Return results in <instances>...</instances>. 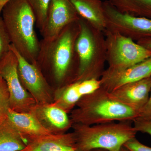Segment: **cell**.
Returning <instances> with one entry per match:
<instances>
[{
  "label": "cell",
  "instance_id": "1",
  "mask_svg": "<svg viewBox=\"0 0 151 151\" xmlns=\"http://www.w3.org/2000/svg\"><path fill=\"white\" fill-rule=\"evenodd\" d=\"M79 31L78 19L68 25L52 39L40 41L36 64L42 72L48 71L58 88L76 79L78 57L75 44Z\"/></svg>",
  "mask_w": 151,
  "mask_h": 151
},
{
  "label": "cell",
  "instance_id": "2",
  "mask_svg": "<svg viewBox=\"0 0 151 151\" xmlns=\"http://www.w3.org/2000/svg\"><path fill=\"white\" fill-rule=\"evenodd\" d=\"M1 14L12 45L26 60L36 64L40 41L35 29V16L27 0H10Z\"/></svg>",
  "mask_w": 151,
  "mask_h": 151
},
{
  "label": "cell",
  "instance_id": "3",
  "mask_svg": "<svg viewBox=\"0 0 151 151\" xmlns=\"http://www.w3.org/2000/svg\"><path fill=\"white\" fill-rule=\"evenodd\" d=\"M76 106L69 117L72 124L91 126L116 121L133 122L139 116V111L114 100L101 87L83 96Z\"/></svg>",
  "mask_w": 151,
  "mask_h": 151
},
{
  "label": "cell",
  "instance_id": "4",
  "mask_svg": "<svg viewBox=\"0 0 151 151\" xmlns=\"http://www.w3.org/2000/svg\"><path fill=\"white\" fill-rule=\"evenodd\" d=\"M130 122H119L88 126L73 124L76 151L102 149L119 151L128 141L135 137L137 131Z\"/></svg>",
  "mask_w": 151,
  "mask_h": 151
},
{
  "label": "cell",
  "instance_id": "5",
  "mask_svg": "<svg viewBox=\"0 0 151 151\" xmlns=\"http://www.w3.org/2000/svg\"><path fill=\"white\" fill-rule=\"evenodd\" d=\"M78 22L80 31L75 44L78 67L75 81L100 79L107 62L105 34L81 17Z\"/></svg>",
  "mask_w": 151,
  "mask_h": 151
},
{
  "label": "cell",
  "instance_id": "6",
  "mask_svg": "<svg viewBox=\"0 0 151 151\" xmlns=\"http://www.w3.org/2000/svg\"><path fill=\"white\" fill-rule=\"evenodd\" d=\"M105 34L108 68L121 70L148 59L151 50L135 42L117 32L106 29Z\"/></svg>",
  "mask_w": 151,
  "mask_h": 151
},
{
  "label": "cell",
  "instance_id": "7",
  "mask_svg": "<svg viewBox=\"0 0 151 151\" xmlns=\"http://www.w3.org/2000/svg\"><path fill=\"white\" fill-rule=\"evenodd\" d=\"M0 76L5 81L10 95V108L20 113L29 112L37 104L22 84L18 73V60L12 50L0 61Z\"/></svg>",
  "mask_w": 151,
  "mask_h": 151
},
{
  "label": "cell",
  "instance_id": "8",
  "mask_svg": "<svg viewBox=\"0 0 151 151\" xmlns=\"http://www.w3.org/2000/svg\"><path fill=\"white\" fill-rule=\"evenodd\" d=\"M106 29L117 32L134 41L151 38V19L122 13L108 0L103 2Z\"/></svg>",
  "mask_w": 151,
  "mask_h": 151
},
{
  "label": "cell",
  "instance_id": "9",
  "mask_svg": "<svg viewBox=\"0 0 151 151\" xmlns=\"http://www.w3.org/2000/svg\"><path fill=\"white\" fill-rule=\"evenodd\" d=\"M11 49L17 58L19 78L25 89L34 98L37 104L52 103L51 86L38 66L26 60L12 45Z\"/></svg>",
  "mask_w": 151,
  "mask_h": 151
},
{
  "label": "cell",
  "instance_id": "10",
  "mask_svg": "<svg viewBox=\"0 0 151 151\" xmlns=\"http://www.w3.org/2000/svg\"><path fill=\"white\" fill-rule=\"evenodd\" d=\"M79 18V15L70 0H51L45 24L40 32L42 39H52L68 25Z\"/></svg>",
  "mask_w": 151,
  "mask_h": 151
},
{
  "label": "cell",
  "instance_id": "11",
  "mask_svg": "<svg viewBox=\"0 0 151 151\" xmlns=\"http://www.w3.org/2000/svg\"><path fill=\"white\" fill-rule=\"evenodd\" d=\"M151 77V57L121 70L105 69L101 78V87L110 92L120 86Z\"/></svg>",
  "mask_w": 151,
  "mask_h": 151
},
{
  "label": "cell",
  "instance_id": "12",
  "mask_svg": "<svg viewBox=\"0 0 151 151\" xmlns=\"http://www.w3.org/2000/svg\"><path fill=\"white\" fill-rule=\"evenodd\" d=\"M151 88V77L128 83L109 92L114 100L139 111L148 100Z\"/></svg>",
  "mask_w": 151,
  "mask_h": 151
},
{
  "label": "cell",
  "instance_id": "13",
  "mask_svg": "<svg viewBox=\"0 0 151 151\" xmlns=\"http://www.w3.org/2000/svg\"><path fill=\"white\" fill-rule=\"evenodd\" d=\"M29 112L52 134L65 133L73 124L68 113L52 103L36 104Z\"/></svg>",
  "mask_w": 151,
  "mask_h": 151
},
{
  "label": "cell",
  "instance_id": "14",
  "mask_svg": "<svg viewBox=\"0 0 151 151\" xmlns=\"http://www.w3.org/2000/svg\"><path fill=\"white\" fill-rule=\"evenodd\" d=\"M28 140L27 145L21 151H76L73 132L51 134Z\"/></svg>",
  "mask_w": 151,
  "mask_h": 151
},
{
  "label": "cell",
  "instance_id": "15",
  "mask_svg": "<svg viewBox=\"0 0 151 151\" xmlns=\"http://www.w3.org/2000/svg\"><path fill=\"white\" fill-rule=\"evenodd\" d=\"M7 119L19 132L27 139L51 134L32 113L16 112L10 108Z\"/></svg>",
  "mask_w": 151,
  "mask_h": 151
},
{
  "label": "cell",
  "instance_id": "16",
  "mask_svg": "<svg viewBox=\"0 0 151 151\" xmlns=\"http://www.w3.org/2000/svg\"><path fill=\"white\" fill-rule=\"evenodd\" d=\"M70 1L79 17L104 33L106 24L101 0Z\"/></svg>",
  "mask_w": 151,
  "mask_h": 151
},
{
  "label": "cell",
  "instance_id": "17",
  "mask_svg": "<svg viewBox=\"0 0 151 151\" xmlns=\"http://www.w3.org/2000/svg\"><path fill=\"white\" fill-rule=\"evenodd\" d=\"M28 143L7 118L0 124V151H21Z\"/></svg>",
  "mask_w": 151,
  "mask_h": 151
},
{
  "label": "cell",
  "instance_id": "18",
  "mask_svg": "<svg viewBox=\"0 0 151 151\" xmlns=\"http://www.w3.org/2000/svg\"><path fill=\"white\" fill-rule=\"evenodd\" d=\"M52 103L67 113L71 112L82 97L78 90V81L57 88Z\"/></svg>",
  "mask_w": 151,
  "mask_h": 151
},
{
  "label": "cell",
  "instance_id": "19",
  "mask_svg": "<svg viewBox=\"0 0 151 151\" xmlns=\"http://www.w3.org/2000/svg\"><path fill=\"white\" fill-rule=\"evenodd\" d=\"M122 13L133 16L151 19V0H108Z\"/></svg>",
  "mask_w": 151,
  "mask_h": 151
},
{
  "label": "cell",
  "instance_id": "20",
  "mask_svg": "<svg viewBox=\"0 0 151 151\" xmlns=\"http://www.w3.org/2000/svg\"><path fill=\"white\" fill-rule=\"evenodd\" d=\"M34 14L36 26L40 33L46 21L49 6L51 0H27Z\"/></svg>",
  "mask_w": 151,
  "mask_h": 151
},
{
  "label": "cell",
  "instance_id": "21",
  "mask_svg": "<svg viewBox=\"0 0 151 151\" xmlns=\"http://www.w3.org/2000/svg\"><path fill=\"white\" fill-rule=\"evenodd\" d=\"M10 95L5 81L0 76V124L7 118L10 109Z\"/></svg>",
  "mask_w": 151,
  "mask_h": 151
},
{
  "label": "cell",
  "instance_id": "22",
  "mask_svg": "<svg viewBox=\"0 0 151 151\" xmlns=\"http://www.w3.org/2000/svg\"><path fill=\"white\" fill-rule=\"evenodd\" d=\"M10 40L4 24L2 18L0 17V61L11 50Z\"/></svg>",
  "mask_w": 151,
  "mask_h": 151
},
{
  "label": "cell",
  "instance_id": "23",
  "mask_svg": "<svg viewBox=\"0 0 151 151\" xmlns=\"http://www.w3.org/2000/svg\"><path fill=\"white\" fill-rule=\"evenodd\" d=\"M78 82V90L82 97L92 94L101 87L100 79L91 78Z\"/></svg>",
  "mask_w": 151,
  "mask_h": 151
},
{
  "label": "cell",
  "instance_id": "24",
  "mask_svg": "<svg viewBox=\"0 0 151 151\" xmlns=\"http://www.w3.org/2000/svg\"><path fill=\"white\" fill-rule=\"evenodd\" d=\"M133 122V127L137 132L147 133L151 136V119L139 117Z\"/></svg>",
  "mask_w": 151,
  "mask_h": 151
},
{
  "label": "cell",
  "instance_id": "25",
  "mask_svg": "<svg viewBox=\"0 0 151 151\" xmlns=\"http://www.w3.org/2000/svg\"><path fill=\"white\" fill-rule=\"evenodd\" d=\"M123 147L129 151H151V147L142 144L135 137L127 142Z\"/></svg>",
  "mask_w": 151,
  "mask_h": 151
},
{
  "label": "cell",
  "instance_id": "26",
  "mask_svg": "<svg viewBox=\"0 0 151 151\" xmlns=\"http://www.w3.org/2000/svg\"><path fill=\"white\" fill-rule=\"evenodd\" d=\"M139 117L143 119H151V88L148 100L140 111Z\"/></svg>",
  "mask_w": 151,
  "mask_h": 151
},
{
  "label": "cell",
  "instance_id": "27",
  "mask_svg": "<svg viewBox=\"0 0 151 151\" xmlns=\"http://www.w3.org/2000/svg\"><path fill=\"white\" fill-rule=\"evenodd\" d=\"M137 42L146 48L151 50V38L143 39L138 41Z\"/></svg>",
  "mask_w": 151,
  "mask_h": 151
},
{
  "label": "cell",
  "instance_id": "28",
  "mask_svg": "<svg viewBox=\"0 0 151 151\" xmlns=\"http://www.w3.org/2000/svg\"><path fill=\"white\" fill-rule=\"evenodd\" d=\"M10 0H0V17L1 14V11L3 8L6 4Z\"/></svg>",
  "mask_w": 151,
  "mask_h": 151
},
{
  "label": "cell",
  "instance_id": "29",
  "mask_svg": "<svg viewBox=\"0 0 151 151\" xmlns=\"http://www.w3.org/2000/svg\"><path fill=\"white\" fill-rule=\"evenodd\" d=\"M119 151H129L127 149H126V148L124 147H122V148H121V150H120Z\"/></svg>",
  "mask_w": 151,
  "mask_h": 151
},
{
  "label": "cell",
  "instance_id": "30",
  "mask_svg": "<svg viewBox=\"0 0 151 151\" xmlns=\"http://www.w3.org/2000/svg\"><path fill=\"white\" fill-rule=\"evenodd\" d=\"M91 151H107L105 150H102V149H97V150H94Z\"/></svg>",
  "mask_w": 151,
  "mask_h": 151
}]
</instances>
